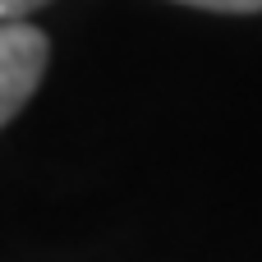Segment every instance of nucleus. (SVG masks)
I'll list each match as a JSON object with an SVG mask.
<instances>
[{
    "label": "nucleus",
    "mask_w": 262,
    "mask_h": 262,
    "mask_svg": "<svg viewBox=\"0 0 262 262\" xmlns=\"http://www.w3.org/2000/svg\"><path fill=\"white\" fill-rule=\"evenodd\" d=\"M51 64V37L28 18L0 28V124H14Z\"/></svg>",
    "instance_id": "1"
},
{
    "label": "nucleus",
    "mask_w": 262,
    "mask_h": 262,
    "mask_svg": "<svg viewBox=\"0 0 262 262\" xmlns=\"http://www.w3.org/2000/svg\"><path fill=\"white\" fill-rule=\"evenodd\" d=\"M175 5H193L212 14H262V0H175Z\"/></svg>",
    "instance_id": "2"
},
{
    "label": "nucleus",
    "mask_w": 262,
    "mask_h": 262,
    "mask_svg": "<svg viewBox=\"0 0 262 262\" xmlns=\"http://www.w3.org/2000/svg\"><path fill=\"white\" fill-rule=\"evenodd\" d=\"M41 5H51V0H0V18H5V23H18V18H28L32 9H41Z\"/></svg>",
    "instance_id": "3"
}]
</instances>
